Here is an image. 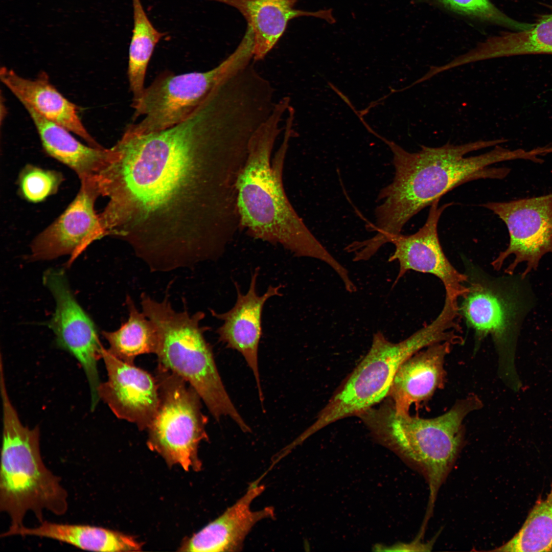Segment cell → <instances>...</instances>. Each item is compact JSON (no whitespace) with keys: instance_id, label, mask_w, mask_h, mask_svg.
<instances>
[{"instance_id":"cell-1","label":"cell","mask_w":552,"mask_h":552,"mask_svg":"<svg viewBox=\"0 0 552 552\" xmlns=\"http://www.w3.org/2000/svg\"><path fill=\"white\" fill-rule=\"evenodd\" d=\"M250 129L209 95L187 119L143 134L124 132L95 176L108 201L99 214L154 271L216 260L241 229L236 182Z\"/></svg>"},{"instance_id":"cell-2","label":"cell","mask_w":552,"mask_h":552,"mask_svg":"<svg viewBox=\"0 0 552 552\" xmlns=\"http://www.w3.org/2000/svg\"><path fill=\"white\" fill-rule=\"evenodd\" d=\"M367 130L389 147L395 169L392 181L377 196L376 201L381 203L375 210V223L368 227L376 232L367 240L376 250L400 234L412 217L451 190L472 180L502 179L510 172L508 168L492 165L531 157L529 150L499 146L508 141L505 139L458 145L447 143L438 147L422 146L418 152H410L370 127Z\"/></svg>"},{"instance_id":"cell-3","label":"cell","mask_w":552,"mask_h":552,"mask_svg":"<svg viewBox=\"0 0 552 552\" xmlns=\"http://www.w3.org/2000/svg\"><path fill=\"white\" fill-rule=\"evenodd\" d=\"M278 102L254 132L236 182L241 229L250 237L281 245L297 257L324 262L332 269L339 263L308 228L289 201L283 180L295 111Z\"/></svg>"},{"instance_id":"cell-4","label":"cell","mask_w":552,"mask_h":552,"mask_svg":"<svg viewBox=\"0 0 552 552\" xmlns=\"http://www.w3.org/2000/svg\"><path fill=\"white\" fill-rule=\"evenodd\" d=\"M482 405L477 396L470 394L442 415L423 419L397 410L387 398L357 417L376 437L420 468L429 483L430 510L462 447L464 420Z\"/></svg>"},{"instance_id":"cell-5","label":"cell","mask_w":552,"mask_h":552,"mask_svg":"<svg viewBox=\"0 0 552 552\" xmlns=\"http://www.w3.org/2000/svg\"><path fill=\"white\" fill-rule=\"evenodd\" d=\"M142 312L157 329L155 354L158 366L182 378L198 394L217 421L230 417L244 432L251 428L233 403L218 371L212 348L204 337L210 329L201 326L202 311L190 314L185 307L175 310L168 294L158 302L145 293L140 296Z\"/></svg>"},{"instance_id":"cell-6","label":"cell","mask_w":552,"mask_h":552,"mask_svg":"<svg viewBox=\"0 0 552 552\" xmlns=\"http://www.w3.org/2000/svg\"><path fill=\"white\" fill-rule=\"evenodd\" d=\"M0 388L3 405V441L0 472V510L10 520L9 528L24 525L31 511L40 523L44 510L61 516L68 509V494L61 478L44 465L39 447V429L21 422L7 393Z\"/></svg>"},{"instance_id":"cell-7","label":"cell","mask_w":552,"mask_h":552,"mask_svg":"<svg viewBox=\"0 0 552 552\" xmlns=\"http://www.w3.org/2000/svg\"><path fill=\"white\" fill-rule=\"evenodd\" d=\"M451 335L448 321L440 316L398 342L389 341L380 331L375 333L367 353L300 439L380 404L387 397L396 373L406 360L424 348L449 340Z\"/></svg>"},{"instance_id":"cell-8","label":"cell","mask_w":552,"mask_h":552,"mask_svg":"<svg viewBox=\"0 0 552 552\" xmlns=\"http://www.w3.org/2000/svg\"><path fill=\"white\" fill-rule=\"evenodd\" d=\"M252 60L250 50L239 44L219 64L202 72L159 75L132 104L133 120L125 132L143 134L172 127L187 119L218 85L235 75Z\"/></svg>"},{"instance_id":"cell-9","label":"cell","mask_w":552,"mask_h":552,"mask_svg":"<svg viewBox=\"0 0 552 552\" xmlns=\"http://www.w3.org/2000/svg\"><path fill=\"white\" fill-rule=\"evenodd\" d=\"M159 403L147 428L148 444L171 464L185 470L199 469L197 450L208 440L207 417L202 411L201 398L177 375L158 366Z\"/></svg>"},{"instance_id":"cell-10","label":"cell","mask_w":552,"mask_h":552,"mask_svg":"<svg viewBox=\"0 0 552 552\" xmlns=\"http://www.w3.org/2000/svg\"><path fill=\"white\" fill-rule=\"evenodd\" d=\"M465 268L468 291L459 298V313L478 341L491 337L502 366L507 361L508 371V362L513 364L512 342L520 313L519 295L507 282L490 276L472 263L465 262Z\"/></svg>"},{"instance_id":"cell-11","label":"cell","mask_w":552,"mask_h":552,"mask_svg":"<svg viewBox=\"0 0 552 552\" xmlns=\"http://www.w3.org/2000/svg\"><path fill=\"white\" fill-rule=\"evenodd\" d=\"M481 206L501 219L509 234L508 246L491 263L495 270H499L505 260L513 255L515 259L505 271L512 274L519 263L525 262L523 279L537 269L544 255L552 253V193L507 202H488Z\"/></svg>"},{"instance_id":"cell-12","label":"cell","mask_w":552,"mask_h":552,"mask_svg":"<svg viewBox=\"0 0 552 552\" xmlns=\"http://www.w3.org/2000/svg\"><path fill=\"white\" fill-rule=\"evenodd\" d=\"M42 279L56 303L49 327L55 335L58 347L70 352L82 366L90 388V409L94 411L100 399L97 363L102 358L103 348L97 329L73 295L63 270L49 269Z\"/></svg>"},{"instance_id":"cell-13","label":"cell","mask_w":552,"mask_h":552,"mask_svg":"<svg viewBox=\"0 0 552 552\" xmlns=\"http://www.w3.org/2000/svg\"><path fill=\"white\" fill-rule=\"evenodd\" d=\"M80 181V190L74 200L32 241L31 260H47L70 255V265L92 242L105 236L95 208L100 196L95 179Z\"/></svg>"},{"instance_id":"cell-14","label":"cell","mask_w":552,"mask_h":552,"mask_svg":"<svg viewBox=\"0 0 552 552\" xmlns=\"http://www.w3.org/2000/svg\"><path fill=\"white\" fill-rule=\"evenodd\" d=\"M440 200L431 204L425 223L417 232L409 235L400 233L391 238L389 243L395 248L388 261H397L399 265L393 286L408 271L429 273L441 280L446 296L458 300L468 291V278L453 266L440 244L438 232L439 219L453 202L439 206Z\"/></svg>"},{"instance_id":"cell-15","label":"cell","mask_w":552,"mask_h":552,"mask_svg":"<svg viewBox=\"0 0 552 552\" xmlns=\"http://www.w3.org/2000/svg\"><path fill=\"white\" fill-rule=\"evenodd\" d=\"M102 358L108 379L100 384V398L118 418L135 424L140 430L147 429L159 403L156 377L118 359L104 347Z\"/></svg>"},{"instance_id":"cell-16","label":"cell","mask_w":552,"mask_h":552,"mask_svg":"<svg viewBox=\"0 0 552 552\" xmlns=\"http://www.w3.org/2000/svg\"><path fill=\"white\" fill-rule=\"evenodd\" d=\"M259 268L251 274L248 290L243 294L237 282H234L237 292L236 302L234 307L224 313H217L210 309L211 315L223 321L216 330L218 339L227 348L239 352L251 369L257 386L260 401L263 395L260 382L258 364V349L262 334V316L266 301L274 296H282V286L270 285L262 295L257 294L256 284Z\"/></svg>"},{"instance_id":"cell-17","label":"cell","mask_w":552,"mask_h":552,"mask_svg":"<svg viewBox=\"0 0 552 552\" xmlns=\"http://www.w3.org/2000/svg\"><path fill=\"white\" fill-rule=\"evenodd\" d=\"M261 476L250 484L245 494L220 516L192 537L181 547L192 552L238 551L252 527L265 519L273 518V507L253 511L251 504L265 487Z\"/></svg>"},{"instance_id":"cell-18","label":"cell","mask_w":552,"mask_h":552,"mask_svg":"<svg viewBox=\"0 0 552 552\" xmlns=\"http://www.w3.org/2000/svg\"><path fill=\"white\" fill-rule=\"evenodd\" d=\"M453 343L431 344L406 360L394 377L387 396L397 410L409 413L412 404L428 401L446 380L444 362Z\"/></svg>"},{"instance_id":"cell-19","label":"cell","mask_w":552,"mask_h":552,"mask_svg":"<svg viewBox=\"0 0 552 552\" xmlns=\"http://www.w3.org/2000/svg\"><path fill=\"white\" fill-rule=\"evenodd\" d=\"M237 9L246 20L253 38V60L263 59L284 33L288 22L301 16H312L333 24L331 9L309 11L294 8L298 0H210Z\"/></svg>"},{"instance_id":"cell-20","label":"cell","mask_w":552,"mask_h":552,"mask_svg":"<svg viewBox=\"0 0 552 552\" xmlns=\"http://www.w3.org/2000/svg\"><path fill=\"white\" fill-rule=\"evenodd\" d=\"M2 82L20 101L41 116L82 138L87 145L100 148L83 124L77 106L66 99L50 83L45 73L30 79L6 67L0 70Z\"/></svg>"},{"instance_id":"cell-21","label":"cell","mask_w":552,"mask_h":552,"mask_svg":"<svg viewBox=\"0 0 552 552\" xmlns=\"http://www.w3.org/2000/svg\"><path fill=\"white\" fill-rule=\"evenodd\" d=\"M37 130L42 145L51 157L73 170L80 180L93 178L106 160L109 149L85 145L65 128L25 105Z\"/></svg>"},{"instance_id":"cell-22","label":"cell","mask_w":552,"mask_h":552,"mask_svg":"<svg viewBox=\"0 0 552 552\" xmlns=\"http://www.w3.org/2000/svg\"><path fill=\"white\" fill-rule=\"evenodd\" d=\"M35 536L57 540L81 549L95 551H126L140 550L141 545L130 536L108 528L87 524H67L43 521L36 527L24 525L9 529L2 537Z\"/></svg>"},{"instance_id":"cell-23","label":"cell","mask_w":552,"mask_h":552,"mask_svg":"<svg viewBox=\"0 0 552 552\" xmlns=\"http://www.w3.org/2000/svg\"><path fill=\"white\" fill-rule=\"evenodd\" d=\"M476 54L480 60L518 55H552V7L527 29L503 32L478 43Z\"/></svg>"},{"instance_id":"cell-24","label":"cell","mask_w":552,"mask_h":552,"mask_svg":"<svg viewBox=\"0 0 552 552\" xmlns=\"http://www.w3.org/2000/svg\"><path fill=\"white\" fill-rule=\"evenodd\" d=\"M126 304L129 312L128 320L118 330L103 331L109 344L108 351L118 359L134 364L139 355L155 354L159 336L156 327L143 312H140L131 297L127 295Z\"/></svg>"},{"instance_id":"cell-25","label":"cell","mask_w":552,"mask_h":552,"mask_svg":"<svg viewBox=\"0 0 552 552\" xmlns=\"http://www.w3.org/2000/svg\"><path fill=\"white\" fill-rule=\"evenodd\" d=\"M496 551H552V484L546 497L539 499L519 531Z\"/></svg>"},{"instance_id":"cell-26","label":"cell","mask_w":552,"mask_h":552,"mask_svg":"<svg viewBox=\"0 0 552 552\" xmlns=\"http://www.w3.org/2000/svg\"><path fill=\"white\" fill-rule=\"evenodd\" d=\"M63 180L59 172L28 164L19 174L18 192L26 200L38 203L56 194Z\"/></svg>"},{"instance_id":"cell-27","label":"cell","mask_w":552,"mask_h":552,"mask_svg":"<svg viewBox=\"0 0 552 552\" xmlns=\"http://www.w3.org/2000/svg\"><path fill=\"white\" fill-rule=\"evenodd\" d=\"M458 13L493 24L520 31L530 28L531 24L519 22L499 10L490 0H437Z\"/></svg>"},{"instance_id":"cell-28","label":"cell","mask_w":552,"mask_h":552,"mask_svg":"<svg viewBox=\"0 0 552 552\" xmlns=\"http://www.w3.org/2000/svg\"><path fill=\"white\" fill-rule=\"evenodd\" d=\"M444 305H445V304H444ZM448 305H449V304H448ZM450 306H451V305H450ZM452 307H453V306H452ZM453 308H454V307H453ZM454 309H455V308H454ZM455 310H456V309H455ZM456 311H457V310H456ZM457 313H458V312H457ZM458 316H459V315H458ZM462 340H463V339H462ZM462 341H461V342H462ZM461 342H460V343H461Z\"/></svg>"}]
</instances>
